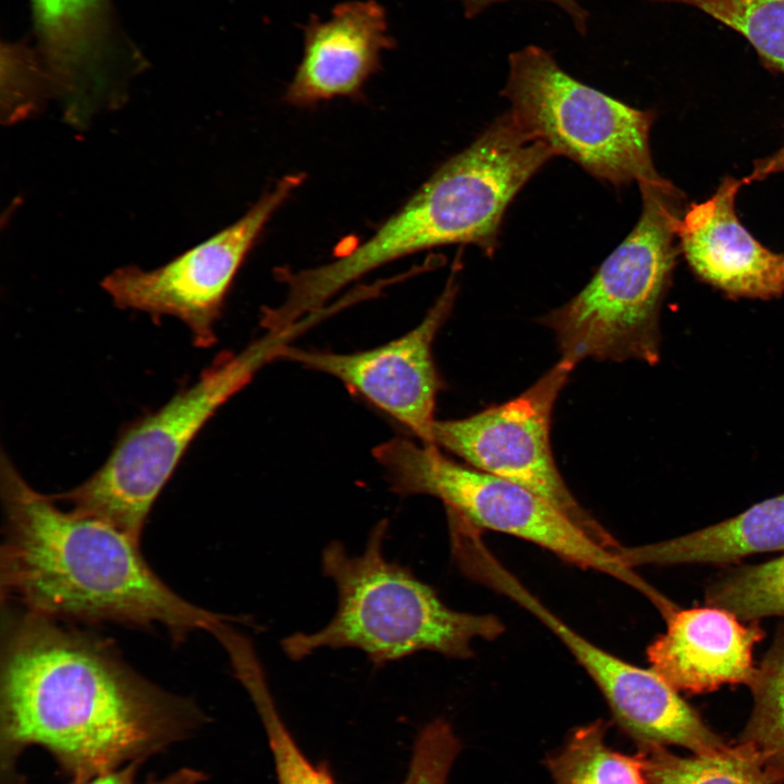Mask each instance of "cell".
<instances>
[{
    "instance_id": "cell-3",
    "label": "cell",
    "mask_w": 784,
    "mask_h": 784,
    "mask_svg": "<svg viewBox=\"0 0 784 784\" xmlns=\"http://www.w3.org/2000/svg\"><path fill=\"white\" fill-rule=\"evenodd\" d=\"M552 150L507 112L449 158L364 242L320 266L282 277L296 315L326 306L343 287L396 259L425 249L471 244L495 250L503 216Z\"/></svg>"
},
{
    "instance_id": "cell-11",
    "label": "cell",
    "mask_w": 784,
    "mask_h": 784,
    "mask_svg": "<svg viewBox=\"0 0 784 784\" xmlns=\"http://www.w3.org/2000/svg\"><path fill=\"white\" fill-rule=\"evenodd\" d=\"M458 286L454 273L424 319L381 346L350 354L286 346L280 358L328 373L431 444L437 396L443 382L432 357L433 341L448 320Z\"/></svg>"
},
{
    "instance_id": "cell-4",
    "label": "cell",
    "mask_w": 784,
    "mask_h": 784,
    "mask_svg": "<svg viewBox=\"0 0 784 784\" xmlns=\"http://www.w3.org/2000/svg\"><path fill=\"white\" fill-rule=\"evenodd\" d=\"M388 528L387 519L377 523L359 555L350 554L339 541L323 549L322 572L336 586L338 610L321 629L281 641L291 660L322 648L359 649L376 666L424 650L465 659L473 654L474 641L503 633L498 617L446 607L409 568L387 560Z\"/></svg>"
},
{
    "instance_id": "cell-25",
    "label": "cell",
    "mask_w": 784,
    "mask_h": 784,
    "mask_svg": "<svg viewBox=\"0 0 784 784\" xmlns=\"http://www.w3.org/2000/svg\"><path fill=\"white\" fill-rule=\"evenodd\" d=\"M140 762H133L117 770L94 776L87 781L71 784H138L135 776ZM206 774L192 768H181L162 779H149L143 784H200Z\"/></svg>"
},
{
    "instance_id": "cell-23",
    "label": "cell",
    "mask_w": 784,
    "mask_h": 784,
    "mask_svg": "<svg viewBox=\"0 0 784 784\" xmlns=\"http://www.w3.org/2000/svg\"><path fill=\"white\" fill-rule=\"evenodd\" d=\"M693 7L736 30L771 69L784 74V0H653Z\"/></svg>"
},
{
    "instance_id": "cell-12",
    "label": "cell",
    "mask_w": 784,
    "mask_h": 784,
    "mask_svg": "<svg viewBox=\"0 0 784 784\" xmlns=\"http://www.w3.org/2000/svg\"><path fill=\"white\" fill-rule=\"evenodd\" d=\"M475 579L519 604L563 642L600 689L616 723L637 745H674L687 736L695 709L652 669L634 665L579 635L493 554L480 559Z\"/></svg>"
},
{
    "instance_id": "cell-22",
    "label": "cell",
    "mask_w": 784,
    "mask_h": 784,
    "mask_svg": "<svg viewBox=\"0 0 784 784\" xmlns=\"http://www.w3.org/2000/svg\"><path fill=\"white\" fill-rule=\"evenodd\" d=\"M705 600L746 622L784 617V552L762 563L725 571L708 584Z\"/></svg>"
},
{
    "instance_id": "cell-24",
    "label": "cell",
    "mask_w": 784,
    "mask_h": 784,
    "mask_svg": "<svg viewBox=\"0 0 784 784\" xmlns=\"http://www.w3.org/2000/svg\"><path fill=\"white\" fill-rule=\"evenodd\" d=\"M460 750V740L445 720L430 722L417 736L402 784H448Z\"/></svg>"
},
{
    "instance_id": "cell-21",
    "label": "cell",
    "mask_w": 784,
    "mask_h": 784,
    "mask_svg": "<svg viewBox=\"0 0 784 784\" xmlns=\"http://www.w3.org/2000/svg\"><path fill=\"white\" fill-rule=\"evenodd\" d=\"M754 703L740 742L750 744L784 782V628L756 665Z\"/></svg>"
},
{
    "instance_id": "cell-15",
    "label": "cell",
    "mask_w": 784,
    "mask_h": 784,
    "mask_svg": "<svg viewBox=\"0 0 784 784\" xmlns=\"http://www.w3.org/2000/svg\"><path fill=\"white\" fill-rule=\"evenodd\" d=\"M666 629L647 647L652 669L677 691L709 693L723 685L751 683L754 648L764 637L759 621L706 604L676 609Z\"/></svg>"
},
{
    "instance_id": "cell-16",
    "label": "cell",
    "mask_w": 784,
    "mask_h": 784,
    "mask_svg": "<svg viewBox=\"0 0 784 784\" xmlns=\"http://www.w3.org/2000/svg\"><path fill=\"white\" fill-rule=\"evenodd\" d=\"M784 552V493L702 529L637 547H620L629 567L684 564L728 565L760 553Z\"/></svg>"
},
{
    "instance_id": "cell-18",
    "label": "cell",
    "mask_w": 784,
    "mask_h": 784,
    "mask_svg": "<svg viewBox=\"0 0 784 784\" xmlns=\"http://www.w3.org/2000/svg\"><path fill=\"white\" fill-rule=\"evenodd\" d=\"M649 784H781L762 756L748 743L725 744L705 752L678 756L666 746L638 747Z\"/></svg>"
},
{
    "instance_id": "cell-1",
    "label": "cell",
    "mask_w": 784,
    "mask_h": 784,
    "mask_svg": "<svg viewBox=\"0 0 784 784\" xmlns=\"http://www.w3.org/2000/svg\"><path fill=\"white\" fill-rule=\"evenodd\" d=\"M206 721L192 699L144 677L105 638L2 603V784H24L16 760L29 746L79 783L142 763Z\"/></svg>"
},
{
    "instance_id": "cell-20",
    "label": "cell",
    "mask_w": 784,
    "mask_h": 784,
    "mask_svg": "<svg viewBox=\"0 0 784 784\" xmlns=\"http://www.w3.org/2000/svg\"><path fill=\"white\" fill-rule=\"evenodd\" d=\"M236 678L252 698L272 752L278 784H335L329 769L314 764L285 726L269 689L255 649L237 651L231 659Z\"/></svg>"
},
{
    "instance_id": "cell-13",
    "label": "cell",
    "mask_w": 784,
    "mask_h": 784,
    "mask_svg": "<svg viewBox=\"0 0 784 784\" xmlns=\"http://www.w3.org/2000/svg\"><path fill=\"white\" fill-rule=\"evenodd\" d=\"M745 180L726 176L711 197L687 207L677 244L694 273L731 298L784 294V255L764 247L739 221L736 195Z\"/></svg>"
},
{
    "instance_id": "cell-8",
    "label": "cell",
    "mask_w": 784,
    "mask_h": 784,
    "mask_svg": "<svg viewBox=\"0 0 784 784\" xmlns=\"http://www.w3.org/2000/svg\"><path fill=\"white\" fill-rule=\"evenodd\" d=\"M502 95L524 132L599 180L622 186L660 176L649 144L653 112L579 82L543 48L510 56Z\"/></svg>"
},
{
    "instance_id": "cell-2",
    "label": "cell",
    "mask_w": 784,
    "mask_h": 784,
    "mask_svg": "<svg viewBox=\"0 0 784 784\" xmlns=\"http://www.w3.org/2000/svg\"><path fill=\"white\" fill-rule=\"evenodd\" d=\"M0 489L1 603L66 623L159 626L175 642L232 618L182 598L146 562L140 540L59 507L30 487L4 453Z\"/></svg>"
},
{
    "instance_id": "cell-5",
    "label": "cell",
    "mask_w": 784,
    "mask_h": 784,
    "mask_svg": "<svg viewBox=\"0 0 784 784\" xmlns=\"http://www.w3.org/2000/svg\"><path fill=\"white\" fill-rule=\"evenodd\" d=\"M642 208L625 240L588 284L541 322L554 333L561 359L660 358V310L676 262L682 193L661 175L638 184Z\"/></svg>"
},
{
    "instance_id": "cell-27",
    "label": "cell",
    "mask_w": 784,
    "mask_h": 784,
    "mask_svg": "<svg viewBox=\"0 0 784 784\" xmlns=\"http://www.w3.org/2000/svg\"><path fill=\"white\" fill-rule=\"evenodd\" d=\"M779 173H784V145L772 155L758 159L749 175L744 180L748 184Z\"/></svg>"
},
{
    "instance_id": "cell-10",
    "label": "cell",
    "mask_w": 784,
    "mask_h": 784,
    "mask_svg": "<svg viewBox=\"0 0 784 784\" xmlns=\"http://www.w3.org/2000/svg\"><path fill=\"white\" fill-rule=\"evenodd\" d=\"M304 173L282 176L238 220L161 267L127 266L101 282L115 306L171 316L187 326L198 347L216 341L215 326L237 271L266 225L304 182Z\"/></svg>"
},
{
    "instance_id": "cell-26",
    "label": "cell",
    "mask_w": 784,
    "mask_h": 784,
    "mask_svg": "<svg viewBox=\"0 0 784 784\" xmlns=\"http://www.w3.org/2000/svg\"><path fill=\"white\" fill-rule=\"evenodd\" d=\"M463 7L464 14L467 19H474L487 8L494 3L509 0H458ZM551 2L562 9L572 20L576 30L580 35L587 32L588 12L578 3L577 0H543Z\"/></svg>"
},
{
    "instance_id": "cell-17",
    "label": "cell",
    "mask_w": 784,
    "mask_h": 784,
    "mask_svg": "<svg viewBox=\"0 0 784 784\" xmlns=\"http://www.w3.org/2000/svg\"><path fill=\"white\" fill-rule=\"evenodd\" d=\"M42 49L73 114L101 83L105 0H32Z\"/></svg>"
},
{
    "instance_id": "cell-14",
    "label": "cell",
    "mask_w": 784,
    "mask_h": 784,
    "mask_svg": "<svg viewBox=\"0 0 784 784\" xmlns=\"http://www.w3.org/2000/svg\"><path fill=\"white\" fill-rule=\"evenodd\" d=\"M303 32V57L284 93V100L299 108L362 97L366 82L381 69V52L396 45L376 0L339 3L326 21L313 15Z\"/></svg>"
},
{
    "instance_id": "cell-7",
    "label": "cell",
    "mask_w": 784,
    "mask_h": 784,
    "mask_svg": "<svg viewBox=\"0 0 784 784\" xmlns=\"http://www.w3.org/2000/svg\"><path fill=\"white\" fill-rule=\"evenodd\" d=\"M393 492L427 494L446 513L476 529L511 535L535 543L581 568L614 577L638 590L657 609L667 598L549 501L509 479L463 465L434 444L394 437L372 450Z\"/></svg>"
},
{
    "instance_id": "cell-19",
    "label": "cell",
    "mask_w": 784,
    "mask_h": 784,
    "mask_svg": "<svg viewBox=\"0 0 784 784\" xmlns=\"http://www.w3.org/2000/svg\"><path fill=\"white\" fill-rule=\"evenodd\" d=\"M608 724L598 720L575 728L547 758L554 784H649L639 754L624 755L605 742Z\"/></svg>"
},
{
    "instance_id": "cell-6",
    "label": "cell",
    "mask_w": 784,
    "mask_h": 784,
    "mask_svg": "<svg viewBox=\"0 0 784 784\" xmlns=\"http://www.w3.org/2000/svg\"><path fill=\"white\" fill-rule=\"evenodd\" d=\"M311 326L313 320L305 318L279 332H267L241 352L222 353L194 383L126 427L88 479L52 499L140 540L156 499L205 424Z\"/></svg>"
},
{
    "instance_id": "cell-9",
    "label": "cell",
    "mask_w": 784,
    "mask_h": 784,
    "mask_svg": "<svg viewBox=\"0 0 784 784\" xmlns=\"http://www.w3.org/2000/svg\"><path fill=\"white\" fill-rule=\"evenodd\" d=\"M574 368L560 359L515 399L466 418L436 420L431 444L445 449L474 468L531 490L602 546L615 550L620 543L577 502L552 454L553 406Z\"/></svg>"
}]
</instances>
